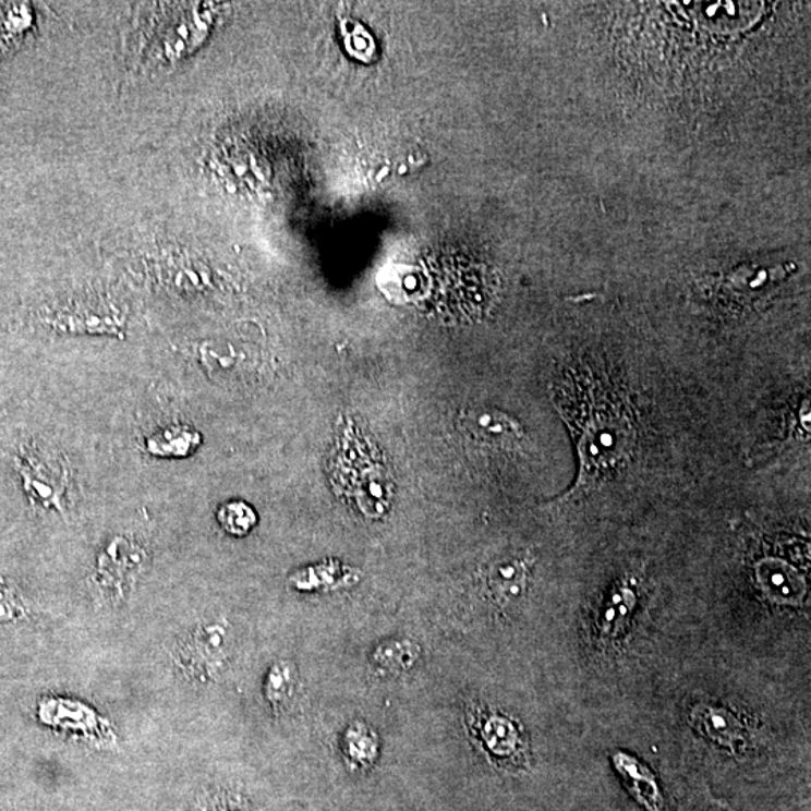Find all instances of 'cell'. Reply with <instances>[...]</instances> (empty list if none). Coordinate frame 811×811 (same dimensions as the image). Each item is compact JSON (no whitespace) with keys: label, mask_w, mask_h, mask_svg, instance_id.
<instances>
[{"label":"cell","mask_w":811,"mask_h":811,"mask_svg":"<svg viewBox=\"0 0 811 811\" xmlns=\"http://www.w3.org/2000/svg\"><path fill=\"white\" fill-rule=\"evenodd\" d=\"M488 590L493 598L507 606L517 602L526 591L528 566L524 560L504 559L493 564L487 574Z\"/></svg>","instance_id":"52a82bcc"},{"label":"cell","mask_w":811,"mask_h":811,"mask_svg":"<svg viewBox=\"0 0 811 811\" xmlns=\"http://www.w3.org/2000/svg\"><path fill=\"white\" fill-rule=\"evenodd\" d=\"M27 616L22 596L5 580L0 579V624L19 622Z\"/></svg>","instance_id":"2e32d148"},{"label":"cell","mask_w":811,"mask_h":811,"mask_svg":"<svg viewBox=\"0 0 811 811\" xmlns=\"http://www.w3.org/2000/svg\"><path fill=\"white\" fill-rule=\"evenodd\" d=\"M615 771L627 787L631 797L646 811H667L666 799L658 778L650 766L627 751H615L612 754Z\"/></svg>","instance_id":"5b68a950"},{"label":"cell","mask_w":811,"mask_h":811,"mask_svg":"<svg viewBox=\"0 0 811 811\" xmlns=\"http://www.w3.org/2000/svg\"><path fill=\"white\" fill-rule=\"evenodd\" d=\"M421 647L409 639L388 640L373 652L372 662L384 675H400L412 669L419 662Z\"/></svg>","instance_id":"8fae6325"},{"label":"cell","mask_w":811,"mask_h":811,"mask_svg":"<svg viewBox=\"0 0 811 811\" xmlns=\"http://www.w3.org/2000/svg\"><path fill=\"white\" fill-rule=\"evenodd\" d=\"M763 590L774 598L794 603L802 594V586L794 571L783 564H765L759 570Z\"/></svg>","instance_id":"5bb4252c"},{"label":"cell","mask_w":811,"mask_h":811,"mask_svg":"<svg viewBox=\"0 0 811 811\" xmlns=\"http://www.w3.org/2000/svg\"><path fill=\"white\" fill-rule=\"evenodd\" d=\"M638 602V594L631 584L622 583L612 591L600 615V633L604 639L619 638L626 631Z\"/></svg>","instance_id":"30bf717a"},{"label":"cell","mask_w":811,"mask_h":811,"mask_svg":"<svg viewBox=\"0 0 811 811\" xmlns=\"http://www.w3.org/2000/svg\"><path fill=\"white\" fill-rule=\"evenodd\" d=\"M32 22L27 3H0V58L7 51L17 49Z\"/></svg>","instance_id":"4fadbf2b"},{"label":"cell","mask_w":811,"mask_h":811,"mask_svg":"<svg viewBox=\"0 0 811 811\" xmlns=\"http://www.w3.org/2000/svg\"><path fill=\"white\" fill-rule=\"evenodd\" d=\"M218 523L233 536H245L256 528L257 515L252 505L242 500H230L217 512Z\"/></svg>","instance_id":"9a60e30c"},{"label":"cell","mask_w":811,"mask_h":811,"mask_svg":"<svg viewBox=\"0 0 811 811\" xmlns=\"http://www.w3.org/2000/svg\"><path fill=\"white\" fill-rule=\"evenodd\" d=\"M341 750H343L344 761L351 768L368 771L379 758V737L367 723L356 719L344 730Z\"/></svg>","instance_id":"ba28073f"},{"label":"cell","mask_w":811,"mask_h":811,"mask_svg":"<svg viewBox=\"0 0 811 811\" xmlns=\"http://www.w3.org/2000/svg\"><path fill=\"white\" fill-rule=\"evenodd\" d=\"M558 408L578 445L580 484L610 479L633 457L638 435L630 403L602 373L571 368L560 382Z\"/></svg>","instance_id":"6da1fadb"},{"label":"cell","mask_w":811,"mask_h":811,"mask_svg":"<svg viewBox=\"0 0 811 811\" xmlns=\"http://www.w3.org/2000/svg\"><path fill=\"white\" fill-rule=\"evenodd\" d=\"M298 689V671L292 663L281 659L270 666L265 679V699L274 713H280L290 705Z\"/></svg>","instance_id":"7c38bea8"},{"label":"cell","mask_w":811,"mask_h":811,"mask_svg":"<svg viewBox=\"0 0 811 811\" xmlns=\"http://www.w3.org/2000/svg\"><path fill=\"white\" fill-rule=\"evenodd\" d=\"M230 634L225 622L202 624L191 631L177 654L178 666L189 678L210 681L228 666Z\"/></svg>","instance_id":"7a4b0ae2"},{"label":"cell","mask_w":811,"mask_h":811,"mask_svg":"<svg viewBox=\"0 0 811 811\" xmlns=\"http://www.w3.org/2000/svg\"><path fill=\"white\" fill-rule=\"evenodd\" d=\"M690 725L707 741L738 754L749 742V730L741 719L726 707L699 703L691 707Z\"/></svg>","instance_id":"277c9868"},{"label":"cell","mask_w":811,"mask_h":811,"mask_svg":"<svg viewBox=\"0 0 811 811\" xmlns=\"http://www.w3.org/2000/svg\"><path fill=\"white\" fill-rule=\"evenodd\" d=\"M471 729L493 759L515 765L523 761L526 742L515 719L493 711L479 710L471 717Z\"/></svg>","instance_id":"3957f363"},{"label":"cell","mask_w":811,"mask_h":811,"mask_svg":"<svg viewBox=\"0 0 811 811\" xmlns=\"http://www.w3.org/2000/svg\"><path fill=\"white\" fill-rule=\"evenodd\" d=\"M460 424L472 439L488 447H512L523 436L516 420L495 409H471L461 415Z\"/></svg>","instance_id":"8992f818"},{"label":"cell","mask_w":811,"mask_h":811,"mask_svg":"<svg viewBox=\"0 0 811 811\" xmlns=\"http://www.w3.org/2000/svg\"><path fill=\"white\" fill-rule=\"evenodd\" d=\"M202 444L201 433L191 425L177 424L155 433L146 440L149 455L160 459H184Z\"/></svg>","instance_id":"9c48e42d"}]
</instances>
